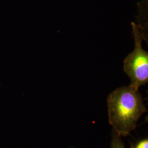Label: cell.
Listing matches in <instances>:
<instances>
[{
	"label": "cell",
	"instance_id": "cell-1",
	"mask_svg": "<svg viewBox=\"0 0 148 148\" xmlns=\"http://www.w3.org/2000/svg\"><path fill=\"white\" fill-rule=\"evenodd\" d=\"M138 88L130 85L119 87L108 95L109 122L119 136H127L135 129L147 108Z\"/></svg>",
	"mask_w": 148,
	"mask_h": 148
},
{
	"label": "cell",
	"instance_id": "cell-2",
	"mask_svg": "<svg viewBox=\"0 0 148 148\" xmlns=\"http://www.w3.org/2000/svg\"><path fill=\"white\" fill-rule=\"evenodd\" d=\"M135 47L123 61V70L130 78L133 85L137 88L145 85L148 81V53L142 46L144 36L138 25L132 23Z\"/></svg>",
	"mask_w": 148,
	"mask_h": 148
},
{
	"label": "cell",
	"instance_id": "cell-3",
	"mask_svg": "<svg viewBox=\"0 0 148 148\" xmlns=\"http://www.w3.org/2000/svg\"><path fill=\"white\" fill-rule=\"evenodd\" d=\"M120 136L117 135L116 133L112 136L111 139L110 148H126L120 139Z\"/></svg>",
	"mask_w": 148,
	"mask_h": 148
},
{
	"label": "cell",
	"instance_id": "cell-4",
	"mask_svg": "<svg viewBox=\"0 0 148 148\" xmlns=\"http://www.w3.org/2000/svg\"><path fill=\"white\" fill-rule=\"evenodd\" d=\"M135 148H148V140L147 139L141 140L138 143Z\"/></svg>",
	"mask_w": 148,
	"mask_h": 148
},
{
	"label": "cell",
	"instance_id": "cell-5",
	"mask_svg": "<svg viewBox=\"0 0 148 148\" xmlns=\"http://www.w3.org/2000/svg\"></svg>",
	"mask_w": 148,
	"mask_h": 148
}]
</instances>
